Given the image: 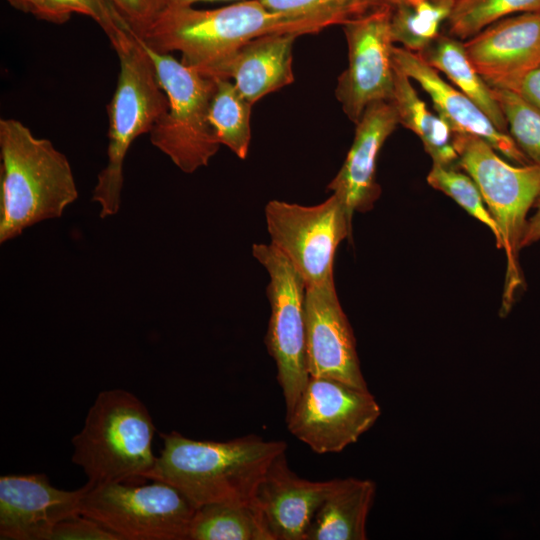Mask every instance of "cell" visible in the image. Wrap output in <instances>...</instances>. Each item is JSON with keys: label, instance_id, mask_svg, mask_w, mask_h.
<instances>
[{"label": "cell", "instance_id": "10", "mask_svg": "<svg viewBox=\"0 0 540 540\" xmlns=\"http://www.w3.org/2000/svg\"><path fill=\"white\" fill-rule=\"evenodd\" d=\"M252 254L270 277L267 297L271 315L266 345L276 364L287 413L310 377L306 364V285L289 260L272 244H254Z\"/></svg>", "mask_w": 540, "mask_h": 540}, {"label": "cell", "instance_id": "22", "mask_svg": "<svg viewBox=\"0 0 540 540\" xmlns=\"http://www.w3.org/2000/svg\"><path fill=\"white\" fill-rule=\"evenodd\" d=\"M417 54L436 71L446 75L458 90L474 101L498 130L508 133L505 116L493 96L492 88L470 62L461 40L440 34Z\"/></svg>", "mask_w": 540, "mask_h": 540}, {"label": "cell", "instance_id": "26", "mask_svg": "<svg viewBox=\"0 0 540 540\" xmlns=\"http://www.w3.org/2000/svg\"><path fill=\"white\" fill-rule=\"evenodd\" d=\"M530 12H540V0H455L448 35L467 40L508 15Z\"/></svg>", "mask_w": 540, "mask_h": 540}, {"label": "cell", "instance_id": "29", "mask_svg": "<svg viewBox=\"0 0 540 540\" xmlns=\"http://www.w3.org/2000/svg\"><path fill=\"white\" fill-rule=\"evenodd\" d=\"M427 182L434 189L451 197L471 216L486 225L493 233L497 247H500L497 224L486 208L479 188L468 174L462 173L457 167L432 164Z\"/></svg>", "mask_w": 540, "mask_h": 540}, {"label": "cell", "instance_id": "13", "mask_svg": "<svg viewBox=\"0 0 540 540\" xmlns=\"http://www.w3.org/2000/svg\"><path fill=\"white\" fill-rule=\"evenodd\" d=\"M306 364L310 377L331 378L367 390L351 325L335 284L306 287Z\"/></svg>", "mask_w": 540, "mask_h": 540}, {"label": "cell", "instance_id": "36", "mask_svg": "<svg viewBox=\"0 0 540 540\" xmlns=\"http://www.w3.org/2000/svg\"><path fill=\"white\" fill-rule=\"evenodd\" d=\"M166 6H193L199 2H209V1H230V0H165Z\"/></svg>", "mask_w": 540, "mask_h": 540}, {"label": "cell", "instance_id": "9", "mask_svg": "<svg viewBox=\"0 0 540 540\" xmlns=\"http://www.w3.org/2000/svg\"><path fill=\"white\" fill-rule=\"evenodd\" d=\"M271 243L293 265L306 287L334 284V258L351 234V220L339 197L314 206L271 200L265 207Z\"/></svg>", "mask_w": 540, "mask_h": 540}, {"label": "cell", "instance_id": "15", "mask_svg": "<svg viewBox=\"0 0 540 540\" xmlns=\"http://www.w3.org/2000/svg\"><path fill=\"white\" fill-rule=\"evenodd\" d=\"M463 44L485 82L490 87L507 89L540 66V12L503 18Z\"/></svg>", "mask_w": 540, "mask_h": 540}, {"label": "cell", "instance_id": "27", "mask_svg": "<svg viewBox=\"0 0 540 540\" xmlns=\"http://www.w3.org/2000/svg\"><path fill=\"white\" fill-rule=\"evenodd\" d=\"M491 88L505 116L509 135L531 163L540 165V109L511 90Z\"/></svg>", "mask_w": 540, "mask_h": 540}, {"label": "cell", "instance_id": "8", "mask_svg": "<svg viewBox=\"0 0 540 540\" xmlns=\"http://www.w3.org/2000/svg\"><path fill=\"white\" fill-rule=\"evenodd\" d=\"M87 484L80 513L120 540H188L197 508L175 487L158 480Z\"/></svg>", "mask_w": 540, "mask_h": 540}, {"label": "cell", "instance_id": "32", "mask_svg": "<svg viewBox=\"0 0 540 540\" xmlns=\"http://www.w3.org/2000/svg\"><path fill=\"white\" fill-rule=\"evenodd\" d=\"M133 32L142 38L158 14L165 8V0H111Z\"/></svg>", "mask_w": 540, "mask_h": 540}, {"label": "cell", "instance_id": "1", "mask_svg": "<svg viewBox=\"0 0 540 540\" xmlns=\"http://www.w3.org/2000/svg\"><path fill=\"white\" fill-rule=\"evenodd\" d=\"M332 26L324 18L276 13L259 0L211 10L165 6L140 38L160 53L178 51L181 62L211 77L245 43L272 33L313 34Z\"/></svg>", "mask_w": 540, "mask_h": 540}, {"label": "cell", "instance_id": "20", "mask_svg": "<svg viewBox=\"0 0 540 540\" xmlns=\"http://www.w3.org/2000/svg\"><path fill=\"white\" fill-rule=\"evenodd\" d=\"M376 493L368 479H336L319 506L305 540H365L366 523Z\"/></svg>", "mask_w": 540, "mask_h": 540}, {"label": "cell", "instance_id": "14", "mask_svg": "<svg viewBox=\"0 0 540 540\" xmlns=\"http://www.w3.org/2000/svg\"><path fill=\"white\" fill-rule=\"evenodd\" d=\"M87 489L57 488L43 473L1 476L0 539L50 540L58 523L80 514Z\"/></svg>", "mask_w": 540, "mask_h": 540}, {"label": "cell", "instance_id": "23", "mask_svg": "<svg viewBox=\"0 0 540 540\" xmlns=\"http://www.w3.org/2000/svg\"><path fill=\"white\" fill-rule=\"evenodd\" d=\"M188 540H274L253 500L206 504L196 509Z\"/></svg>", "mask_w": 540, "mask_h": 540}, {"label": "cell", "instance_id": "16", "mask_svg": "<svg viewBox=\"0 0 540 540\" xmlns=\"http://www.w3.org/2000/svg\"><path fill=\"white\" fill-rule=\"evenodd\" d=\"M336 479L310 481L289 467L279 454L260 481L253 501L274 540H305L313 517Z\"/></svg>", "mask_w": 540, "mask_h": 540}, {"label": "cell", "instance_id": "35", "mask_svg": "<svg viewBox=\"0 0 540 540\" xmlns=\"http://www.w3.org/2000/svg\"><path fill=\"white\" fill-rule=\"evenodd\" d=\"M536 212L527 220L521 247H526L540 239V196L535 202Z\"/></svg>", "mask_w": 540, "mask_h": 540}, {"label": "cell", "instance_id": "34", "mask_svg": "<svg viewBox=\"0 0 540 540\" xmlns=\"http://www.w3.org/2000/svg\"><path fill=\"white\" fill-rule=\"evenodd\" d=\"M507 89L540 109V66L526 73Z\"/></svg>", "mask_w": 540, "mask_h": 540}, {"label": "cell", "instance_id": "21", "mask_svg": "<svg viewBox=\"0 0 540 540\" xmlns=\"http://www.w3.org/2000/svg\"><path fill=\"white\" fill-rule=\"evenodd\" d=\"M391 103L396 109L399 124L417 135L433 164L460 168L452 129L438 113L431 112L419 97L411 79L395 65Z\"/></svg>", "mask_w": 540, "mask_h": 540}, {"label": "cell", "instance_id": "30", "mask_svg": "<svg viewBox=\"0 0 540 540\" xmlns=\"http://www.w3.org/2000/svg\"><path fill=\"white\" fill-rule=\"evenodd\" d=\"M70 13L92 18L105 32L114 50H118L136 34L111 0H55Z\"/></svg>", "mask_w": 540, "mask_h": 540}, {"label": "cell", "instance_id": "24", "mask_svg": "<svg viewBox=\"0 0 540 540\" xmlns=\"http://www.w3.org/2000/svg\"><path fill=\"white\" fill-rule=\"evenodd\" d=\"M455 0H391L390 34L393 43L422 52L439 35Z\"/></svg>", "mask_w": 540, "mask_h": 540}, {"label": "cell", "instance_id": "5", "mask_svg": "<svg viewBox=\"0 0 540 540\" xmlns=\"http://www.w3.org/2000/svg\"><path fill=\"white\" fill-rule=\"evenodd\" d=\"M453 145L460 169L479 188L499 230V248L504 250L507 262L500 309L505 316L525 287L519 252L527 213L540 196V165H511L488 142L471 134L453 133Z\"/></svg>", "mask_w": 540, "mask_h": 540}, {"label": "cell", "instance_id": "6", "mask_svg": "<svg viewBox=\"0 0 540 540\" xmlns=\"http://www.w3.org/2000/svg\"><path fill=\"white\" fill-rule=\"evenodd\" d=\"M120 70L116 88L107 105V164L98 174L92 200L100 205V217L117 214L123 187V164L134 140L150 133L168 108L151 57L135 35L116 50Z\"/></svg>", "mask_w": 540, "mask_h": 540}, {"label": "cell", "instance_id": "2", "mask_svg": "<svg viewBox=\"0 0 540 540\" xmlns=\"http://www.w3.org/2000/svg\"><path fill=\"white\" fill-rule=\"evenodd\" d=\"M163 447L145 480L165 482L196 508L251 501L272 461L287 445L247 435L228 441L194 440L177 431L159 433Z\"/></svg>", "mask_w": 540, "mask_h": 540}, {"label": "cell", "instance_id": "31", "mask_svg": "<svg viewBox=\"0 0 540 540\" xmlns=\"http://www.w3.org/2000/svg\"><path fill=\"white\" fill-rule=\"evenodd\" d=\"M50 540H120L93 519L76 514L58 523Z\"/></svg>", "mask_w": 540, "mask_h": 540}, {"label": "cell", "instance_id": "33", "mask_svg": "<svg viewBox=\"0 0 540 540\" xmlns=\"http://www.w3.org/2000/svg\"><path fill=\"white\" fill-rule=\"evenodd\" d=\"M15 9L32 14L34 17L51 23L62 24L70 20L72 13L55 0H6Z\"/></svg>", "mask_w": 540, "mask_h": 540}, {"label": "cell", "instance_id": "17", "mask_svg": "<svg viewBox=\"0 0 540 540\" xmlns=\"http://www.w3.org/2000/svg\"><path fill=\"white\" fill-rule=\"evenodd\" d=\"M398 124V115L391 101L369 105L355 124L350 150L327 187L342 201L351 221L354 212L370 210L380 196L381 188L376 181L377 158Z\"/></svg>", "mask_w": 540, "mask_h": 540}, {"label": "cell", "instance_id": "18", "mask_svg": "<svg viewBox=\"0 0 540 540\" xmlns=\"http://www.w3.org/2000/svg\"><path fill=\"white\" fill-rule=\"evenodd\" d=\"M392 60L398 69L425 90L435 111L447 122L453 133L478 136L507 159L519 165L531 163L508 133L498 130L474 101L447 83L417 53L394 45Z\"/></svg>", "mask_w": 540, "mask_h": 540}, {"label": "cell", "instance_id": "4", "mask_svg": "<svg viewBox=\"0 0 540 540\" xmlns=\"http://www.w3.org/2000/svg\"><path fill=\"white\" fill-rule=\"evenodd\" d=\"M155 431L148 408L132 392L118 388L101 391L82 429L72 438V462L92 486L140 484L156 461L152 451Z\"/></svg>", "mask_w": 540, "mask_h": 540}, {"label": "cell", "instance_id": "25", "mask_svg": "<svg viewBox=\"0 0 540 540\" xmlns=\"http://www.w3.org/2000/svg\"><path fill=\"white\" fill-rule=\"evenodd\" d=\"M214 79L216 84L209 105V123L220 145L228 147L238 158L245 159L251 139L253 104L230 79Z\"/></svg>", "mask_w": 540, "mask_h": 540}, {"label": "cell", "instance_id": "12", "mask_svg": "<svg viewBox=\"0 0 540 540\" xmlns=\"http://www.w3.org/2000/svg\"><path fill=\"white\" fill-rule=\"evenodd\" d=\"M342 27L348 47V66L338 77L335 96L348 119L356 124L369 105L391 101L393 97L390 5Z\"/></svg>", "mask_w": 540, "mask_h": 540}, {"label": "cell", "instance_id": "11", "mask_svg": "<svg viewBox=\"0 0 540 540\" xmlns=\"http://www.w3.org/2000/svg\"><path fill=\"white\" fill-rule=\"evenodd\" d=\"M381 408L369 390L322 377H309L292 409L288 430L318 454L337 453L371 429Z\"/></svg>", "mask_w": 540, "mask_h": 540}, {"label": "cell", "instance_id": "3", "mask_svg": "<svg viewBox=\"0 0 540 540\" xmlns=\"http://www.w3.org/2000/svg\"><path fill=\"white\" fill-rule=\"evenodd\" d=\"M0 243L59 218L78 197L67 157L21 121L0 120Z\"/></svg>", "mask_w": 540, "mask_h": 540}, {"label": "cell", "instance_id": "28", "mask_svg": "<svg viewBox=\"0 0 540 540\" xmlns=\"http://www.w3.org/2000/svg\"><path fill=\"white\" fill-rule=\"evenodd\" d=\"M267 9L282 14L320 17L344 25L389 6L391 0H259Z\"/></svg>", "mask_w": 540, "mask_h": 540}, {"label": "cell", "instance_id": "7", "mask_svg": "<svg viewBox=\"0 0 540 540\" xmlns=\"http://www.w3.org/2000/svg\"><path fill=\"white\" fill-rule=\"evenodd\" d=\"M142 43L168 99L166 112L149 133L150 141L184 173H193L207 166L220 147L208 119L215 79Z\"/></svg>", "mask_w": 540, "mask_h": 540}, {"label": "cell", "instance_id": "19", "mask_svg": "<svg viewBox=\"0 0 540 540\" xmlns=\"http://www.w3.org/2000/svg\"><path fill=\"white\" fill-rule=\"evenodd\" d=\"M300 35L272 33L245 43L211 78L233 81L252 104L294 82L293 45Z\"/></svg>", "mask_w": 540, "mask_h": 540}]
</instances>
